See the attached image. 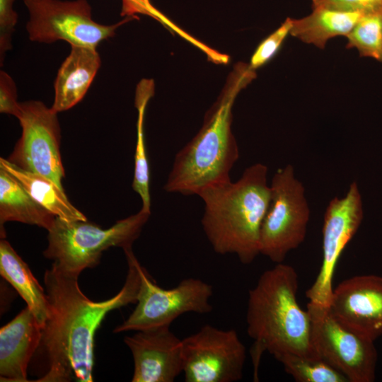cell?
<instances>
[{
  "instance_id": "1",
  "label": "cell",
  "mask_w": 382,
  "mask_h": 382,
  "mask_svg": "<svg viewBox=\"0 0 382 382\" xmlns=\"http://www.w3.org/2000/svg\"><path fill=\"white\" fill-rule=\"evenodd\" d=\"M124 253L128 265L125 284L117 294L102 301H93L84 295L79 286V275L54 265L45 271L50 316L36 351L42 355L45 369L43 376L35 381H93L96 330L110 311L137 301L141 265L132 248Z\"/></svg>"
},
{
  "instance_id": "2",
  "label": "cell",
  "mask_w": 382,
  "mask_h": 382,
  "mask_svg": "<svg viewBox=\"0 0 382 382\" xmlns=\"http://www.w3.org/2000/svg\"><path fill=\"white\" fill-rule=\"evenodd\" d=\"M268 168L256 163L236 182L218 183L197 195L203 200L204 233L215 253L236 255L244 265L260 255L262 222L271 199Z\"/></svg>"
},
{
  "instance_id": "3",
  "label": "cell",
  "mask_w": 382,
  "mask_h": 382,
  "mask_svg": "<svg viewBox=\"0 0 382 382\" xmlns=\"http://www.w3.org/2000/svg\"><path fill=\"white\" fill-rule=\"evenodd\" d=\"M298 288L295 269L282 262L263 272L249 290L246 324L255 371L264 352L277 360L285 354L320 357L311 342L309 313L297 301Z\"/></svg>"
},
{
  "instance_id": "4",
  "label": "cell",
  "mask_w": 382,
  "mask_h": 382,
  "mask_svg": "<svg viewBox=\"0 0 382 382\" xmlns=\"http://www.w3.org/2000/svg\"><path fill=\"white\" fill-rule=\"evenodd\" d=\"M255 77V71L249 65H236L199 132L176 154L163 187L166 192L198 195L231 180V170L239 158L231 132L232 108L238 93Z\"/></svg>"
},
{
  "instance_id": "5",
  "label": "cell",
  "mask_w": 382,
  "mask_h": 382,
  "mask_svg": "<svg viewBox=\"0 0 382 382\" xmlns=\"http://www.w3.org/2000/svg\"><path fill=\"white\" fill-rule=\"evenodd\" d=\"M150 215L151 212L141 209L105 229L88 220L57 217L47 231L48 244L43 254L59 270L79 276L83 270L98 265L108 248H132Z\"/></svg>"
},
{
  "instance_id": "6",
  "label": "cell",
  "mask_w": 382,
  "mask_h": 382,
  "mask_svg": "<svg viewBox=\"0 0 382 382\" xmlns=\"http://www.w3.org/2000/svg\"><path fill=\"white\" fill-rule=\"evenodd\" d=\"M270 186L271 199L261 227L260 254L277 264L303 242L310 209L305 188L291 165L279 168Z\"/></svg>"
},
{
  "instance_id": "7",
  "label": "cell",
  "mask_w": 382,
  "mask_h": 382,
  "mask_svg": "<svg viewBox=\"0 0 382 382\" xmlns=\"http://www.w3.org/2000/svg\"><path fill=\"white\" fill-rule=\"evenodd\" d=\"M24 4L29 13L28 37L39 43L64 40L70 45L96 49L128 21L112 25L98 23L92 18L87 0H24Z\"/></svg>"
},
{
  "instance_id": "8",
  "label": "cell",
  "mask_w": 382,
  "mask_h": 382,
  "mask_svg": "<svg viewBox=\"0 0 382 382\" xmlns=\"http://www.w3.org/2000/svg\"><path fill=\"white\" fill-rule=\"evenodd\" d=\"M137 306L114 332L143 330L170 326L186 313L206 314L212 311V286L197 278L183 279L173 288L159 286L144 267Z\"/></svg>"
},
{
  "instance_id": "9",
  "label": "cell",
  "mask_w": 382,
  "mask_h": 382,
  "mask_svg": "<svg viewBox=\"0 0 382 382\" xmlns=\"http://www.w3.org/2000/svg\"><path fill=\"white\" fill-rule=\"evenodd\" d=\"M312 345L318 357L342 373L349 382H372L377 352L374 341L339 322L328 306L308 302Z\"/></svg>"
},
{
  "instance_id": "10",
  "label": "cell",
  "mask_w": 382,
  "mask_h": 382,
  "mask_svg": "<svg viewBox=\"0 0 382 382\" xmlns=\"http://www.w3.org/2000/svg\"><path fill=\"white\" fill-rule=\"evenodd\" d=\"M22 134L7 160L25 170L40 174L63 188L57 112L40 100L20 103L16 117Z\"/></svg>"
},
{
  "instance_id": "11",
  "label": "cell",
  "mask_w": 382,
  "mask_h": 382,
  "mask_svg": "<svg viewBox=\"0 0 382 382\" xmlns=\"http://www.w3.org/2000/svg\"><path fill=\"white\" fill-rule=\"evenodd\" d=\"M186 382H236L242 379L246 349L233 329L207 324L182 339Z\"/></svg>"
},
{
  "instance_id": "12",
  "label": "cell",
  "mask_w": 382,
  "mask_h": 382,
  "mask_svg": "<svg viewBox=\"0 0 382 382\" xmlns=\"http://www.w3.org/2000/svg\"><path fill=\"white\" fill-rule=\"evenodd\" d=\"M363 204L357 182L345 195L332 199L325 209L323 225L322 263L313 284L306 291L309 302L329 306L337 262L357 232L363 219Z\"/></svg>"
},
{
  "instance_id": "13",
  "label": "cell",
  "mask_w": 382,
  "mask_h": 382,
  "mask_svg": "<svg viewBox=\"0 0 382 382\" xmlns=\"http://www.w3.org/2000/svg\"><path fill=\"white\" fill-rule=\"evenodd\" d=\"M329 309L349 329L374 341L382 335V277L357 275L333 288Z\"/></svg>"
},
{
  "instance_id": "14",
  "label": "cell",
  "mask_w": 382,
  "mask_h": 382,
  "mask_svg": "<svg viewBox=\"0 0 382 382\" xmlns=\"http://www.w3.org/2000/svg\"><path fill=\"white\" fill-rule=\"evenodd\" d=\"M124 341L134 360L132 382H173L183 373V345L170 326L138 330Z\"/></svg>"
},
{
  "instance_id": "15",
  "label": "cell",
  "mask_w": 382,
  "mask_h": 382,
  "mask_svg": "<svg viewBox=\"0 0 382 382\" xmlns=\"http://www.w3.org/2000/svg\"><path fill=\"white\" fill-rule=\"evenodd\" d=\"M43 328L26 306L0 330V378L27 382V369L41 341Z\"/></svg>"
},
{
  "instance_id": "16",
  "label": "cell",
  "mask_w": 382,
  "mask_h": 382,
  "mask_svg": "<svg viewBox=\"0 0 382 382\" xmlns=\"http://www.w3.org/2000/svg\"><path fill=\"white\" fill-rule=\"evenodd\" d=\"M100 64L96 49L71 45V51L62 63L54 81L52 109L58 113L80 102L92 83Z\"/></svg>"
},
{
  "instance_id": "17",
  "label": "cell",
  "mask_w": 382,
  "mask_h": 382,
  "mask_svg": "<svg viewBox=\"0 0 382 382\" xmlns=\"http://www.w3.org/2000/svg\"><path fill=\"white\" fill-rule=\"evenodd\" d=\"M0 274L17 291L44 328L50 316L47 294L27 263L5 239L0 241Z\"/></svg>"
},
{
  "instance_id": "18",
  "label": "cell",
  "mask_w": 382,
  "mask_h": 382,
  "mask_svg": "<svg viewBox=\"0 0 382 382\" xmlns=\"http://www.w3.org/2000/svg\"><path fill=\"white\" fill-rule=\"evenodd\" d=\"M57 217L35 200L18 180L0 167V225L18 221L49 230Z\"/></svg>"
},
{
  "instance_id": "19",
  "label": "cell",
  "mask_w": 382,
  "mask_h": 382,
  "mask_svg": "<svg viewBox=\"0 0 382 382\" xmlns=\"http://www.w3.org/2000/svg\"><path fill=\"white\" fill-rule=\"evenodd\" d=\"M363 14L325 8H313L307 16L292 19L291 35L303 42L324 49L330 39L347 37Z\"/></svg>"
},
{
  "instance_id": "20",
  "label": "cell",
  "mask_w": 382,
  "mask_h": 382,
  "mask_svg": "<svg viewBox=\"0 0 382 382\" xmlns=\"http://www.w3.org/2000/svg\"><path fill=\"white\" fill-rule=\"evenodd\" d=\"M0 167L15 177L39 204L56 217L64 220H87L85 215L68 199L64 188L38 173L25 170L7 159L0 158Z\"/></svg>"
},
{
  "instance_id": "21",
  "label": "cell",
  "mask_w": 382,
  "mask_h": 382,
  "mask_svg": "<svg viewBox=\"0 0 382 382\" xmlns=\"http://www.w3.org/2000/svg\"><path fill=\"white\" fill-rule=\"evenodd\" d=\"M151 98L150 94L144 92L137 93L135 98V106L138 110V118L134 154V170L132 185L134 191L141 197V209L149 212H151L150 170L145 145L144 122L146 108Z\"/></svg>"
},
{
  "instance_id": "22",
  "label": "cell",
  "mask_w": 382,
  "mask_h": 382,
  "mask_svg": "<svg viewBox=\"0 0 382 382\" xmlns=\"http://www.w3.org/2000/svg\"><path fill=\"white\" fill-rule=\"evenodd\" d=\"M277 361L298 382H349L342 373L320 357L285 354Z\"/></svg>"
},
{
  "instance_id": "23",
  "label": "cell",
  "mask_w": 382,
  "mask_h": 382,
  "mask_svg": "<svg viewBox=\"0 0 382 382\" xmlns=\"http://www.w3.org/2000/svg\"><path fill=\"white\" fill-rule=\"evenodd\" d=\"M347 38L346 48L382 62V10L364 13Z\"/></svg>"
},
{
  "instance_id": "24",
  "label": "cell",
  "mask_w": 382,
  "mask_h": 382,
  "mask_svg": "<svg viewBox=\"0 0 382 382\" xmlns=\"http://www.w3.org/2000/svg\"><path fill=\"white\" fill-rule=\"evenodd\" d=\"M291 27L292 19L288 18L259 44L248 64L251 69L255 71L264 66L278 53L287 36L291 35Z\"/></svg>"
},
{
  "instance_id": "25",
  "label": "cell",
  "mask_w": 382,
  "mask_h": 382,
  "mask_svg": "<svg viewBox=\"0 0 382 382\" xmlns=\"http://www.w3.org/2000/svg\"><path fill=\"white\" fill-rule=\"evenodd\" d=\"M15 0H0V64L3 66L6 52L12 47V35L18 21L13 6Z\"/></svg>"
},
{
  "instance_id": "26",
  "label": "cell",
  "mask_w": 382,
  "mask_h": 382,
  "mask_svg": "<svg viewBox=\"0 0 382 382\" xmlns=\"http://www.w3.org/2000/svg\"><path fill=\"white\" fill-rule=\"evenodd\" d=\"M312 8L367 13L382 10V0H312Z\"/></svg>"
},
{
  "instance_id": "27",
  "label": "cell",
  "mask_w": 382,
  "mask_h": 382,
  "mask_svg": "<svg viewBox=\"0 0 382 382\" xmlns=\"http://www.w3.org/2000/svg\"><path fill=\"white\" fill-rule=\"evenodd\" d=\"M20 103L17 100V88L11 76L0 71V112L15 116L18 115Z\"/></svg>"
},
{
  "instance_id": "28",
  "label": "cell",
  "mask_w": 382,
  "mask_h": 382,
  "mask_svg": "<svg viewBox=\"0 0 382 382\" xmlns=\"http://www.w3.org/2000/svg\"><path fill=\"white\" fill-rule=\"evenodd\" d=\"M121 16H133L136 13L149 15V13L139 0H122Z\"/></svg>"
},
{
  "instance_id": "29",
  "label": "cell",
  "mask_w": 382,
  "mask_h": 382,
  "mask_svg": "<svg viewBox=\"0 0 382 382\" xmlns=\"http://www.w3.org/2000/svg\"><path fill=\"white\" fill-rule=\"evenodd\" d=\"M139 1L147 10L150 16L158 20L163 24H166L168 23V19L165 16H163L160 11H158L154 6H152L150 0H139Z\"/></svg>"
}]
</instances>
